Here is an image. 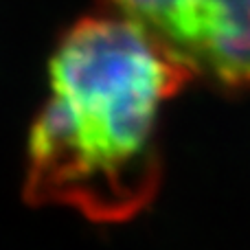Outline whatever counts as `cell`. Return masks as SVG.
<instances>
[{
  "instance_id": "2",
  "label": "cell",
  "mask_w": 250,
  "mask_h": 250,
  "mask_svg": "<svg viewBox=\"0 0 250 250\" xmlns=\"http://www.w3.org/2000/svg\"><path fill=\"white\" fill-rule=\"evenodd\" d=\"M193 77L250 88V0H114Z\"/></svg>"
},
{
  "instance_id": "1",
  "label": "cell",
  "mask_w": 250,
  "mask_h": 250,
  "mask_svg": "<svg viewBox=\"0 0 250 250\" xmlns=\"http://www.w3.org/2000/svg\"><path fill=\"white\" fill-rule=\"evenodd\" d=\"M193 75L136 22L83 18L57 44L29 134L24 195L97 224L141 213L160 187L158 121Z\"/></svg>"
}]
</instances>
